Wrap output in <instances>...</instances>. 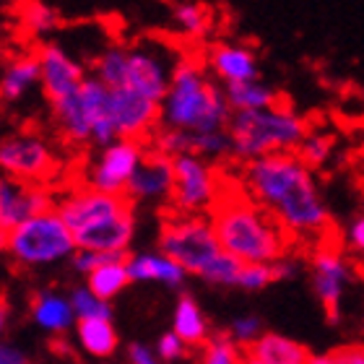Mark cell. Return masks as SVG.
Masks as SVG:
<instances>
[{
  "label": "cell",
  "mask_w": 364,
  "mask_h": 364,
  "mask_svg": "<svg viewBox=\"0 0 364 364\" xmlns=\"http://www.w3.org/2000/svg\"><path fill=\"white\" fill-rule=\"evenodd\" d=\"M172 21H175L177 31L182 37L190 39H203L213 26V14L211 8L196 0H182L172 11Z\"/></svg>",
  "instance_id": "484cf974"
},
{
  "label": "cell",
  "mask_w": 364,
  "mask_h": 364,
  "mask_svg": "<svg viewBox=\"0 0 364 364\" xmlns=\"http://www.w3.org/2000/svg\"><path fill=\"white\" fill-rule=\"evenodd\" d=\"M0 364H29V357L21 349L0 341Z\"/></svg>",
  "instance_id": "ee69618b"
},
{
  "label": "cell",
  "mask_w": 364,
  "mask_h": 364,
  "mask_svg": "<svg viewBox=\"0 0 364 364\" xmlns=\"http://www.w3.org/2000/svg\"><path fill=\"white\" fill-rule=\"evenodd\" d=\"M34 86H42V65H39V55H18L3 68L0 76V97L6 102H18L29 94Z\"/></svg>",
  "instance_id": "44dd1931"
},
{
  "label": "cell",
  "mask_w": 364,
  "mask_h": 364,
  "mask_svg": "<svg viewBox=\"0 0 364 364\" xmlns=\"http://www.w3.org/2000/svg\"><path fill=\"white\" fill-rule=\"evenodd\" d=\"M205 65H208V70H211L213 78L221 86L260 78L258 55L252 53V47L240 45V42H219V45H213L208 50V55H205Z\"/></svg>",
  "instance_id": "e0dca14e"
},
{
  "label": "cell",
  "mask_w": 364,
  "mask_h": 364,
  "mask_svg": "<svg viewBox=\"0 0 364 364\" xmlns=\"http://www.w3.org/2000/svg\"><path fill=\"white\" fill-rule=\"evenodd\" d=\"M193 154L203 159H224L232 154V138L229 130H208V133H193Z\"/></svg>",
  "instance_id": "836d02e7"
},
{
  "label": "cell",
  "mask_w": 364,
  "mask_h": 364,
  "mask_svg": "<svg viewBox=\"0 0 364 364\" xmlns=\"http://www.w3.org/2000/svg\"><path fill=\"white\" fill-rule=\"evenodd\" d=\"M307 364H336V359H333V354H318V357H312L310 354Z\"/></svg>",
  "instance_id": "bcb514c9"
},
{
  "label": "cell",
  "mask_w": 364,
  "mask_h": 364,
  "mask_svg": "<svg viewBox=\"0 0 364 364\" xmlns=\"http://www.w3.org/2000/svg\"><path fill=\"white\" fill-rule=\"evenodd\" d=\"M128 364H161V359L156 351H151L149 346H144V343H130Z\"/></svg>",
  "instance_id": "60d3db41"
},
{
  "label": "cell",
  "mask_w": 364,
  "mask_h": 364,
  "mask_svg": "<svg viewBox=\"0 0 364 364\" xmlns=\"http://www.w3.org/2000/svg\"><path fill=\"white\" fill-rule=\"evenodd\" d=\"M68 296H70V304H73L78 320H94V318L112 320L109 299H102V296L94 294L89 287H76Z\"/></svg>",
  "instance_id": "4dcf8cb0"
},
{
  "label": "cell",
  "mask_w": 364,
  "mask_h": 364,
  "mask_svg": "<svg viewBox=\"0 0 364 364\" xmlns=\"http://www.w3.org/2000/svg\"><path fill=\"white\" fill-rule=\"evenodd\" d=\"M130 203L133 200L128 196H112V193H102V190L84 185V188H73L70 193H65L55 208L65 219L70 232L76 235V232L91 227V224H99L109 216H117V213L133 208Z\"/></svg>",
  "instance_id": "7c38bea8"
},
{
  "label": "cell",
  "mask_w": 364,
  "mask_h": 364,
  "mask_svg": "<svg viewBox=\"0 0 364 364\" xmlns=\"http://www.w3.org/2000/svg\"><path fill=\"white\" fill-rule=\"evenodd\" d=\"M8 323H11V307H8L6 302H0V338L6 333Z\"/></svg>",
  "instance_id": "f6af8a7d"
},
{
  "label": "cell",
  "mask_w": 364,
  "mask_h": 364,
  "mask_svg": "<svg viewBox=\"0 0 364 364\" xmlns=\"http://www.w3.org/2000/svg\"><path fill=\"white\" fill-rule=\"evenodd\" d=\"M242 260L229 255L227 250H221L216 258L211 260V266L205 268L198 279L208 281L213 287H237V279H240V271H242Z\"/></svg>",
  "instance_id": "1f68e13d"
},
{
  "label": "cell",
  "mask_w": 364,
  "mask_h": 364,
  "mask_svg": "<svg viewBox=\"0 0 364 364\" xmlns=\"http://www.w3.org/2000/svg\"><path fill=\"white\" fill-rule=\"evenodd\" d=\"M6 245H8V232L3 227H0V252L6 250Z\"/></svg>",
  "instance_id": "7dc6e473"
},
{
  "label": "cell",
  "mask_w": 364,
  "mask_h": 364,
  "mask_svg": "<svg viewBox=\"0 0 364 364\" xmlns=\"http://www.w3.org/2000/svg\"><path fill=\"white\" fill-rule=\"evenodd\" d=\"M273 276H276V281H284V279H291V276H296V260L289 258V255H284V258L273 260Z\"/></svg>",
  "instance_id": "7bdbcfd3"
},
{
  "label": "cell",
  "mask_w": 364,
  "mask_h": 364,
  "mask_svg": "<svg viewBox=\"0 0 364 364\" xmlns=\"http://www.w3.org/2000/svg\"><path fill=\"white\" fill-rule=\"evenodd\" d=\"M159 247L164 255L177 260L193 276H200L211 266V260L224 250L208 216L180 211H172L161 224Z\"/></svg>",
  "instance_id": "8992f818"
},
{
  "label": "cell",
  "mask_w": 364,
  "mask_h": 364,
  "mask_svg": "<svg viewBox=\"0 0 364 364\" xmlns=\"http://www.w3.org/2000/svg\"><path fill=\"white\" fill-rule=\"evenodd\" d=\"M232 114L235 112L227 102V91L208 76L205 63L193 55H180L169 78V89L161 99V125L208 133L227 128Z\"/></svg>",
  "instance_id": "3957f363"
},
{
  "label": "cell",
  "mask_w": 364,
  "mask_h": 364,
  "mask_svg": "<svg viewBox=\"0 0 364 364\" xmlns=\"http://www.w3.org/2000/svg\"><path fill=\"white\" fill-rule=\"evenodd\" d=\"M188 349L190 346L182 341L175 331L164 333L159 338V343H156V354H159V359H164V362H177V359H182L188 354Z\"/></svg>",
  "instance_id": "f35d334b"
},
{
  "label": "cell",
  "mask_w": 364,
  "mask_h": 364,
  "mask_svg": "<svg viewBox=\"0 0 364 364\" xmlns=\"http://www.w3.org/2000/svg\"><path fill=\"white\" fill-rule=\"evenodd\" d=\"M37 55L39 65H42V91H45L47 102H58V99L78 91L89 76L84 65L58 42L42 45Z\"/></svg>",
  "instance_id": "9a60e30c"
},
{
  "label": "cell",
  "mask_w": 364,
  "mask_h": 364,
  "mask_svg": "<svg viewBox=\"0 0 364 364\" xmlns=\"http://www.w3.org/2000/svg\"><path fill=\"white\" fill-rule=\"evenodd\" d=\"M227 102L232 107V112H247V109H263V107H273L281 102L276 89L263 84L260 78L252 81H240V84H227Z\"/></svg>",
  "instance_id": "d4e9b609"
},
{
  "label": "cell",
  "mask_w": 364,
  "mask_h": 364,
  "mask_svg": "<svg viewBox=\"0 0 364 364\" xmlns=\"http://www.w3.org/2000/svg\"><path fill=\"white\" fill-rule=\"evenodd\" d=\"M336 364H364V346L362 343H349L333 351Z\"/></svg>",
  "instance_id": "b9f144b4"
},
{
  "label": "cell",
  "mask_w": 364,
  "mask_h": 364,
  "mask_svg": "<svg viewBox=\"0 0 364 364\" xmlns=\"http://www.w3.org/2000/svg\"><path fill=\"white\" fill-rule=\"evenodd\" d=\"M310 266H312V287H315V294H318L328 320L338 323L341 320L343 296H346V291L351 287V279H354L351 263L346 260V255L341 252L338 245L331 242L328 237H323V240H318L315 250H312Z\"/></svg>",
  "instance_id": "52a82bcc"
},
{
  "label": "cell",
  "mask_w": 364,
  "mask_h": 364,
  "mask_svg": "<svg viewBox=\"0 0 364 364\" xmlns=\"http://www.w3.org/2000/svg\"><path fill=\"white\" fill-rule=\"evenodd\" d=\"M128 260V258H125ZM125 260H117V263H107V266L97 268V271L86 273V287L99 294L102 299H112L122 291V289L133 284L128 276V266Z\"/></svg>",
  "instance_id": "83f0119b"
},
{
  "label": "cell",
  "mask_w": 364,
  "mask_h": 364,
  "mask_svg": "<svg viewBox=\"0 0 364 364\" xmlns=\"http://www.w3.org/2000/svg\"><path fill=\"white\" fill-rule=\"evenodd\" d=\"M172 331L180 336L188 346L200 349L208 338H211V328L205 320L203 310L198 307V302L190 294H182L175 304V315H172Z\"/></svg>",
  "instance_id": "603a6c76"
},
{
  "label": "cell",
  "mask_w": 364,
  "mask_h": 364,
  "mask_svg": "<svg viewBox=\"0 0 364 364\" xmlns=\"http://www.w3.org/2000/svg\"><path fill=\"white\" fill-rule=\"evenodd\" d=\"M221 182L216 169L198 154L175 156V188L172 208L180 213H208L219 198Z\"/></svg>",
  "instance_id": "ba28073f"
},
{
  "label": "cell",
  "mask_w": 364,
  "mask_h": 364,
  "mask_svg": "<svg viewBox=\"0 0 364 364\" xmlns=\"http://www.w3.org/2000/svg\"><path fill=\"white\" fill-rule=\"evenodd\" d=\"M362 279H364V273H362Z\"/></svg>",
  "instance_id": "681fc988"
},
{
  "label": "cell",
  "mask_w": 364,
  "mask_h": 364,
  "mask_svg": "<svg viewBox=\"0 0 364 364\" xmlns=\"http://www.w3.org/2000/svg\"><path fill=\"white\" fill-rule=\"evenodd\" d=\"M58 172L53 146L37 133H16L0 141V175L29 182H47Z\"/></svg>",
  "instance_id": "9c48e42d"
},
{
  "label": "cell",
  "mask_w": 364,
  "mask_h": 364,
  "mask_svg": "<svg viewBox=\"0 0 364 364\" xmlns=\"http://www.w3.org/2000/svg\"><path fill=\"white\" fill-rule=\"evenodd\" d=\"M219 245L242 263H273L289 255L291 235L273 219L247 190L219 188V198L208 211Z\"/></svg>",
  "instance_id": "7a4b0ae2"
},
{
  "label": "cell",
  "mask_w": 364,
  "mask_h": 364,
  "mask_svg": "<svg viewBox=\"0 0 364 364\" xmlns=\"http://www.w3.org/2000/svg\"><path fill=\"white\" fill-rule=\"evenodd\" d=\"M60 23V16L45 0H26L21 6V26L31 37H47Z\"/></svg>",
  "instance_id": "f1b7e54d"
},
{
  "label": "cell",
  "mask_w": 364,
  "mask_h": 364,
  "mask_svg": "<svg viewBox=\"0 0 364 364\" xmlns=\"http://www.w3.org/2000/svg\"><path fill=\"white\" fill-rule=\"evenodd\" d=\"M260 333H263V323L255 315H242V318L232 320V326H229L232 341L240 343V346H250Z\"/></svg>",
  "instance_id": "74e56055"
},
{
  "label": "cell",
  "mask_w": 364,
  "mask_h": 364,
  "mask_svg": "<svg viewBox=\"0 0 364 364\" xmlns=\"http://www.w3.org/2000/svg\"><path fill=\"white\" fill-rule=\"evenodd\" d=\"M50 208H55V198L45 182L0 175V227L6 232Z\"/></svg>",
  "instance_id": "5bb4252c"
},
{
  "label": "cell",
  "mask_w": 364,
  "mask_h": 364,
  "mask_svg": "<svg viewBox=\"0 0 364 364\" xmlns=\"http://www.w3.org/2000/svg\"><path fill=\"white\" fill-rule=\"evenodd\" d=\"M78 245L58 208L42 211L8 232L6 252L23 268H42L76 255Z\"/></svg>",
  "instance_id": "5b68a950"
},
{
  "label": "cell",
  "mask_w": 364,
  "mask_h": 364,
  "mask_svg": "<svg viewBox=\"0 0 364 364\" xmlns=\"http://www.w3.org/2000/svg\"><path fill=\"white\" fill-rule=\"evenodd\" d=\"M198 364H245L240 343L232 341L229 333H216L200 346Z\"/></svg>",
  "instance_id": "f546056e"
},
{
  "label": "cell",
  "mask_w": 364,
  "mask_h": 364,
  "mask_svg": "<svg viewBox=\"0 0 364 364\" xmlns=\"http://www.w3.org/2000/svg\"><path fill=\"white\" fill-rule=\"evenodd\" d=\"M172 188H175V159L156 149H149L130 177L125 196L130 200L159 203V200L172 198Z\"/></svg>",
  "instance_id": "2e32d148"
},
{
  "label": "cell",
  "mask_w": 364,
  "mask_h": 364,
  "mask_svg": "<svg viewBox=\"0 0 364 364\" xmlns=\"http://www.w3.org/2000/svg\"><path fill=\"white\" fill-rule=\"evenodd\" d=\"M346 245H349L351 252H357L364 258V213L351 221L349 229H346Z\"/></svg>",
  "instance_id": "ab89813d"
},
{
  "label": "cell",
  "mask_w": 364,
  "mask_h": 364,
  "mask_svg": "<svg viewBox=\"0 0 364 364\" xmlns=\"http://www.w3.org/2000/svg\"><path fill=\"white\" fill-rule=\"evenodd\" d=\"M242 188L291 237L315 242L328 237V208L312 169L296 151H276L245 161Z\"/></svg>",
  "instance_id": "6da1fadb"
},
{
  "label": "cell",
  "mask_w": 364,
  "mask_h": 364,
  "mask_svg": "<svg viewBox=\"0 0 364 364\" xmlns=\"http://www.w3.org/2000/svg\"><path fill=\"white\" fill-rule=\"evenodd\" d=\"M31 320L37 323L42 331L53 336L68 333L76 326V310L70 304V296L58 294V291H39L31 299Z\"/></svg>",
  "instance_id": "ffe728a7"
},
{
  "label": "cell",
  "mask_w": 364,
  "mask_h": 364,
  "mask_svg": "<svg viewBox=\"0 0 364 364\" xmlns=\"http://www.w3.org/2000/svg\"><path fill=\"white\" fill-rule=\"evenodd\" d=\"M227 130L232 138V156L242 161L276 151H296V146L310 133L302 114L281 102L263 109L235 112Z\"/></svg>",
  "instance_id": "277c9868"
},
{
  "label": "cell",
  "mask_w": 364,
  "mask_h": 364,
  "mask_svg": "<svg viewBox=\"0 0 364 364\" xmlns=\"http://www.w3.org/2000/svg\"><path fill=\"white\" fill-rule=\"evenodd\" d=\"M273 281H276V276H273L271 263H245L242 271H240V279H237V287L245 289V291H260Z\"/></svg>",
  "instance_id": "d590c367"
},
{
  "label": "cell",
  "mask_w": 364,
  "mask_h": 364,
  "mask_svg": "<svg viewBox=\"0 0 364 364\" xmlns=\"http://www.w3.org/2000/svg\"><path fill=\"white\" fill-rule=\"evenodd\" d=\"M78 250H105V252H128L133 237H136V216L133 208L109 216V219L91 224L76 232Z\"/></svg>",
  "instance_id": "ac0fdd59"
},
{
  "label": "cell",
  "mask_w": 364,
  "mask_h": 364,
  "mask_svg": "<svg viewBox=\"0 0 364 364\" xmlns=\"http://www.w3.org/2000/svg\"><path fill=\"white\" fill-rule=\"evenodd\" d=\"M245 364H263V362H258V359H252V357H245Z\"/></svg>",
  "instance_id": "c3c4849f"
},
{
  "label": "cell",
  "mask_w": 364,
  "mask_h": 364,
  "mask_svg": "<svg viewBox=\"0 0 364 364\" xmlns=\"http://www.w3.org/2000/svg\"><path fill=\"white\" fill-rule=\"evenodd\" d=\"M76 341L89 357L105 359V357H112L114 351H117V331H114L112 320H105V318L78 320Z\"/></svg>",
  "instance_id": "cb8c5ba5"
},
{
  "label": "cell",
  "mask_w": 364,
  "mask_h": 364,
  "mask_svg": "<svg viewBox=\"0 0 364 364\" xmlns=\"http://www.w3.org/2000/svg\"><path fill=\"white\" fill-rule=\"evenodd\" d=\"M296 154L310 169L323 167L333 154V138L328 133H307L302 144L296 146Z\"/></svg>",
  "instance_id": "e575fe53"
},
{
  "label": "cell",
  "mask_w": 364,
  "mask_h": 364,
  "mask_svg": "<svg viewBox=\"0 0 364 364\" xmlns=\"http://www.w3.org/2000/svg\"><path fill=\"white\" fill-rule=\"evenodd\" d=\"M109 112L120 138L144 141L161 125V105L130 86L109 89Z\"/></svg>",
  "instance_id": "4fadbf2b"
},
{
  "label": "cell",
  "mask_w": 364,
  "mask_h": 364,
  "mask_svg": "<svg viewBox=\"0 0 364 364\" xmlns=\"http://www.w3.org/2000/svg\"><path fill=\"white\" fill-rule=\"evenodd\" d=\"M180 55H169L161 45H130L128 47V78L125 86L144 97L159 102L169 89V78L175 70Z\"/></svg>",
  "instance_id": "8fae6325"
},
{
  "label": "cell",
  "mask_w": 364,
  "mask_h": 364,
  "mask_svg": "<svg viewBox=\"0 0 364 364\" xmlns=\"http://www.w3.org/2000/svg\"><path fill=\"white\" fill-rule=\"evenodd\" d=\"M128 252H105V250H76L73 255V266L81 273H91L97 268L107 266V263H117V260H125Z\"/></svg>",
  "instance_id": "8d00e7d4"
},
{
  "label": "cell",
  "mask_w": 364,
  "mask_h": 364,
  "mask_svg": "<svg viewBox=\"0 0 364 364\" xmlns=\"http://www.w3.org/2000/svg\"><path fill=\"white\" fill-rule=\"evenodd\" d=\"M151 149L167 154V156H180V154H193V133L180 128H167L161 125L151 133Z\"/></svg>",
  "instance_id": "d6a6232c"
},
{
  "label": "cell",
  "mask_w": 364,
  "mask_h": 364,
  "mask_svg": "<svg viewBox=\"0 0 364 364\" xmlns=\"http://www.w3.org/2000/svg\"><path fill=\"white\" fill-rule=\"evenodd\" d=\"M94 76L109 89L125 86L128 78V45H109L97 55L94 60Z\"/></svg>",
  "instance_id": "4316f807"
},
{
  "label": "cell",
  "mask_w": 364,
  "mask_h": 364,
  "mask_svg": "<svg viewBox=\"0 0 364 364\" xmlns=\"http://www.w3.org/2000/svg\"><path fill=\"white\" fill-rule=\"evenodd\" d=\"M247 357L258 359L263 364H307L310 351L299 341L281 333H260L247 346Z\"/></svg>",
  "instance_id": "7402d4cb"
},
{
  "label": "cell",
  "mask_w": 364,
  "mask_h": 364,
  "mask_svg": "<svg viewBox=\"0 0 364 364\" xmlns=\"http://www.w3.org/2000/svg\"><path fill=\"white\" fill-rule=\"evenodd\" d=\"M125 266H128L130 281H136V284L156 281V284H164L169 289H177L182 287V281L188 276V271L164 252H138V255H130L125 260Z\"/></svg>",
  "instance_id": "d6986e66"
},
{
  "label": "cell",
  "mask_w": 364,
  "mask_h": 364,
  "mask_svg": "<svg viewBox=\"0 0 364 364\" xmlns=\"http://www.w3.org/2000/svg\"><path fill=\"white\" fill-rule=\"evenodd\" d=\"M146 151L149 149L141 141H133V138H117L112 144L102 146V154L86 172V185L94 190H102V193L125 196L130 177L138 169Z\"/></svg>",
  "instance_id": "30bf717a"
}]
</instances>
